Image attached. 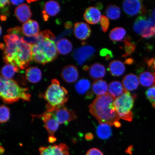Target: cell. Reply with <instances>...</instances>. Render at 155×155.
I'll return each instance as SVG.
<instances>
[{"mask_svg": "<svg viewBox=\"0 0 155 155\" xmlns=\"http://www.w3.org/2000/svg\"><path fill=\"white\" fill-rule=\"evenodd\" d=\"M68 94L67 90L60 85L59 81L53 79L44 95L48 102L47 111L53 112L56 108L63 106L68 100Z\"/></svg>", "mask_w": 155, "mask_h": 155, "instance_id": "cell-4", "label": "cell"}, {"mask_svg": "<svg viewBox=\"0 0 155 155\" xmlns=\"http://www.w3.org/2000/svg\"><path fill=\"white\" fill-rule=\"evenodd\" d=\"M44 123L45 127L49 137H54V133L59 128L60 124L56 120L52 112L46 111L40 115Z\"/></svg>", "mask_w": 155, "mask_h": 155, "instance_id": "cell-10", "label": "cell"}, {"mask_svg": "<svg viewBox=\"0 0 155 155\" xmlns=\"http://www.w3.org/2000/svg\"><path fill=\"white\" fill-rule=\"evenodd\" d=\"M28 88L21 87L13 79L4 78L2 76L0 80V96L3 101L7 104H12L20 100L29 102L31 95Z\"/></svg>", "mask_w": 155, "mask_h": 155, "instance_id": "cell-2", "label": "cell"}, {"mask_svg": "<svg viewBox=\"0 0 155 155\" xmlns=\"http://www.w3.org/2000/svg\"><path fill=\"white\" fill-rule=\"evenodd\" d=\"M74 33L78 39L81 40H86L90 37L91 30L88 25L83 22H78L74 25Z\"/></svg>", "mask_w": 155, "mask_h": 155, "instance_id": "cell-12", "label": "cell"}, {"mask_svg": "<svg viewBox=\"0 0 155 155\" xmlns=\"http://www.w3.org/2000/svg\"><path fill=\"white\" fill-rule=\"evenodd\" d=\"M40 155H69V148L63 143L58 145L40 147L39 149Z\"/></svg>", "mask_w": 155, "mask_h": 155, "instance_id": "cell-11", "label": "cell"}, {"mask_svg": "<svg viewBox=\"0 0 155 155\" xmlns=\"http://www.w3.org/2000/svg\"><path fill=\"white\" fill-rule=\"evenodd\" d=\"M91 87V83L87 79H83L79 80L75 85L76 91L79 94H83L86 93Z\"/></svg>", "mask_w": 155, "mask_h": 155, "instance_id": "cell-31", "label": "cell"}, {"mask_svg": "<svg viewBox=\"0 0 155 155\" xmlns=\"http://www.w3.org/2000/svg\"><path fill=\"white\" fill-rule=\"evenodd\" d=\"M85 45L77 48L73 54L75 61L80 65H83L90 59L96 53V49L94 47Z\"/></svg>", "mask_w": 155, "mask_h": 155, "instance_id": "cell-8", "label": "cell"}, {"mask_svg": "<svg viewBox=\"0 0 155 155\" xmlns=\"http://www.w3.org/2000/svg\"><path fill=\"white\" fill-rule=\"evenodd\" d=\"M123 7L126 14L132 16L137 14H144L146 12L143 3L141 1L137 0H127L124 1Z\"/></svg>", "mask_w": 155, "mask_h": 155, "instance_id": "cell-7", "label": "cell"}, {"mask_svg": "<svg viewBox=\"0 0 155 155\" xmlns=\"http://www.w3.org/2000/svg\"><path fill=\"white\" fill-rule=\"evenodd\" d=\"M19 68L11 64H7L2 68L1 70L2 77L5 79H12L15 73L19 71Z\"/></svg>", "mask_w": 155, "mask_h": 155, "instance_id": "cell-26", "label": "cell"}, {"mask_svg": "<svg viewBox=\"0 0 155 155\" xmlns=\"http://www.w3.org/2000/svg\"><path fill=\"white\" fill-rule=\"evenodd\" d=\"M10 118L9 108L5 105L1 106L0 108V122L1 124L5 123L8 121Z\"/></svg>", "mask_w": 155, "mask_h": 155, "instance_id": "cell-33", "label": "cell"}, {"mask_svg": "<svg viewBox=\"0 0 155 155\" xmlns=\"http://www.w3.org/2000/svg\"><path fill=\"white\" fill-rule=\"evenodd\" d=\"M9 1L8 0L0 1V7H1V12L2 13V15L6 16V15L9 14Z\"/></svg>", "mask_w": 155, "mask_h": 155, "instance_id": "cell-35", "label": "cell"}, {"mask_svg": "<svg viewBox=\"0 0 155 155\" xmlns=\"http://www.w3.org/2000/svg\"><path fill=\"white\" fill-rule=\"evenodd\" d=\"M15 16L21 23H26L30 20L32 16V13L29 6L26 4H22L15 9Z\"/></svg>", "mask_w": 155, "mask_h": 155, "instance_id": "cell-15", "label": "cell"}, {"mask_svg": "<svg viewBox=\"0 0 155 155\" xmlns=\"http://www.w3.org/2000/svg\"><path fill=\"white\" fill-rule=\"evenodd\" d=\"M147 99L152 104L153 107L155 108V86L150 87L145 92Z\"/></svg>", "mask_w": 155, "mask_h": 155, "instance_id": "cell-34", "label": "cell"}, {"mask_svg": "<svg viewBox=\"0 0 155 155\" xmlns=\"http://www.w3.org/2000/svg\"><path fill=\"white\" fill-rule=\"evenodd\" d=\"M134 97L129 91H125L121 96L115 99L114 105L118 115L125 120L132 121L133 115L131 110L134 104Z\"/></svg>", "mask_w": 155, "mask_h": 155, "instance_id": "cell-6", "label": "cell"}, {"mask_svg": "<svg viewBox=\"0 0 155 155\" xmlns=\"http://www.w3.org/2000/svg\"><path fill=\"white\" fill-rule=\"evenodd\" d=\"M123 41L124 43L125 54L122 57L127 58L135 51L136 45L135 43L131 42V38L129 36L126 37Z\"/></svg>", "mask_w": 155, "mask_h": 155, "instance_id": "cell-32", "label": "cell"}, {"mask_svg": "<svg viewBox=\"0 0 155 155\" xmlns=\"http://www.w3.org/2000/svg\"><path fill=\"white\" fill-rule=\"evenodd\" d=\"M134 62V60L131 57L126 58L125 61V63L128 65H131Z\"/></svg>", "mask_w": 155, "mask_h": 155, "instance_id": "cell-41", "label": "cell"}, {"mask_svg": "<svg viewBox=\"0 0 155 155\" xmlns=\"http://www.w3.org/2000/svg\"><path fill=\"white\" fill-rule=\"evenodd\" d=\"M115 98L108 93L97 96L89 106L91 114L97 119L100 124L105 123L115 127H121L120 117L116 111L114 101Z\"/></svg>", "mask_w": 155, "mask_h": 155, "instance_id": "cell-1", "label": "cell"}, {"mask_svg": "<svg viewBox=\"0 0 155 155\" xmlns=\"http://www.w3.org/2000/svg\"><path fill=\"white\" fill-rule=\"evenodd\" d=\"M108 70L113 76L120 77L124 73L125 67L122 61L115 60L110 63L108 66Z\"/></svg>", "mask_w": 155, "mask_h": 155, "instance_id": "cell-22", "label": "cell"}, {"mask_svg": "<svg viewBox=\"0 0 155 155\" xmlns=\"http://www.w3.org/2000/svg\"><path fill=\"white\" fill-rule=\"evenodd\" d=\"M96 133L98 137L100 139L104 140L107 139L112 135L111 126L107 124H100L97 128Z\"/></svg>", "mask_w": 155, "mask_h": 155, "instance_id": "cell-29", "label": "cell"}, {"mask_svg": "<svg viewBox=\"0 0 155 155\" xmlns=\"http://www.w3.org/2000/svg\"><path fill=\"white\" fill-rule=\"evenodd\" d=\"M2 28L1 27V35H2Z\"/></svg>", "mask_w": 155, "mask_h": 155, "instance_id": "cell-50", "label": "cell"}, {"mask_svg": "<svg viewBox=\"0 0 155 155\" xmlns=\"http://www.w3.org/2000/svg\"><path fill=\"white\" fill-rule=\"evenodd\" d=\"M152 21L150 19H147L145 17L139 16L136 19L133 25L134 31L138 34H140L145 29L152 26Z\"/></svg>", "mask_w": 155, "mask_h": 155, "instance_id": "cell-21", "label": "cell"}, {"mask_svg": "<svg viewBox=\"0 0 155 155\" xmlns=\"http://www.w3.org/2000/svg\"><path fill=\"white\" fill-rule=\"evenodd\" d=\"M56 46L59 53L67 55L72 51L73 45L71 42L67 38H63L57 42Z\"/></svg>", "mask_w": 155, "mask_h": 155, "instance_id": "cell-24", "label": "cell"}, {"mask_svg": "<svg viewBox=\"0 0 155 155\" xmlns=\"http://www.w3.org/2000/svg\"><path fill=\"white\" fill-rule=\"evenodd\" d=\"M32 45L25 41L24 37L19 40L12 64L20 69H25L32 61Z\"/></svg>", "mask_w": 155, "mask_h": 155, "instance_id": "cell-5", "label": "cell"}, {"mask_svg": "<svg viewBox=\"0 0 155 155\" xmlns=\"http://www.w3.org/2000/svg\"><path fill=\"white\" fill-rule=\"evenodd\" d=\"M139 83L143 86L150 87L154 84L155 77L154 73L148 71H144L139 75Z\"/></svg>", "mask_w": 155, "mask_h": 155, "instance_id": "cell-28", "label": "cell"}, {"mask_svg": "<svg viewBox=\"0 0 155 155\" xmlns=\"http://www.w3.org/2000/svg\"><path fill=\"white\" fill-rule=\"evenodd\" d=\"M1 153L2 154V153H3L4 152H5V150L3 148V147H2V146L1 147Z\"/></svg>", "mask_w": 155, "mask_h": 155, "instance_id": "cell-48", "label": "cell"}, {"mask_svg": "<svg viewBox=\"0 0 155 155\" xmlns=\"http://www.w3.org/2000/svg\"><path fill=\"white\" fill-rule=\"evenodd\" d=\"M26 77L29 82L33 83H38L42 78L41 71L37 67H31L26 70Z\"/></svg>", "mask_w": 155, "mask_h": 155, "instance_id": "cell-23", "label": "cell"}, {"mask_svg": "<svg viewBox=\"0 0 155 155\" xmlns=\"http://www.w3.org/2000/svg\"><path fill=\"white\" fill-rule=\"evenodd\" d=\"M127 32L125 29L121 27H117L111 30L109 34V37L112 41L119 42L124 41Z\"/></svg>", "mask_w": 155, "mask_h": 155, "instance_id": "cell-27", "label": "cell"}, {"mask_svg": "<svg viewBox=\"0 0 155 155\" xmlns=\"http://www.w3.org/2000/svg\"><path fill=\"white\" fill-rule=\"evenodd\" d=\"M60 124H67L77 117L75 112L63 106L56 108L52 112Z\"/></svg>", "mask_w": 155, "mask_h": 155, "instance_id": "cell-9", "label": "cell"}, {"mask_svg": "<svg viewBox=\"0 0 155 155\" xmlns=\"http://www.w3.org/2000/svg\"><path fill=\"white\" fill-rule=\"evenodd\" d=\"M86 22L91 25L98 24L101 18V13L98 8L94 7L88 8L83 15Z\"/></svg>", "mask_w": 155, "mask_h": 155, "instance_id": "cell-14", "label": "cell"}, {"mask_svg": "<svg viewBox=\"0 0 155 155\" xmlns=\"http://www.w3.org/2000/svg\"><path fill=\"white\" fill-rule=\"evenodd\" d=\"M106 14L108 18L111 20H116L120 18L121 14L120 9L114 5H110L107 7Z\"/></svg>", "mask_w": 155, "mask_h": 155, "instance_id": "cell-30", "label": "cell"}, {"mask_svg": "<svg viewBox=\"0 0 155 155\" xmlns=\"http://www.w3.org/2000/svg\"><path fill=\"white\" fill-rule=\"evenodd\" d=\"M154 33L155 34V26L154 27Z\"/></svg>", "mask_w": 155, "mask_h": 155, "instance_id": "cell-49", "label": "cell"}, {"mask_svg": "<svg viewBox=\"0 0 155 155\" xmlns=\"http://www.w3.org/2000/svg\"><path fill=\"white\" fill-rule=\"evenodd\" d=\"M89 68H90L88 67V66L85 65L84 66V67H83V69L84 70V71H87L88 69H89Z\"/></svg>", "mask_w": 155, "mask_h": 155, "instance_id": "cell-47", "label": "cell"}, {"mask_svg": "<svg viewBox=\"0 0 155 155\" xmlns=\"http://www.w3.org/2000/svg\"><path fill=\"white\" fill-rule=\"evenodd\" d=\"M108 94L115 99L119 97L125 92L123 84L119 81H114L110 83L108 86Z\"/></svg>", "mask_w": 155, "mask_h": 155, "instance_id": "cell-20", "label": "cell"}, {"mask_svg": "<svg viewBox=\"0 0 155 155\" xmlns=\"http://www.w3.org/2000/svg\"><path fill=\"white\" fill-rule=\"evenodd\" d=\"M154 77H155L154 84H155V73H154Z\"/></svg>", "mask_w": 155, "mask_h": 155, "instance_id": "cell-51", "label": "cell"}, {"mask_svg": "<svg viewBox=\"0 0 155 155\" xmlns=\"http://www.w3.org/2000/svg\"><path fill=\"white\" fill-rule=\"evenodd\" d=\"M61 76L65 82L69 83L74 82L78 78V70L74 65L66 66L62 70Z\"/></svg>", "mask_w": 155, "mask_h": 155, "instance_id": "cell-13", "label": "cell"}, {"mask_svg": "<svg viewBox=\"0 0 155 155\" xmlns=\"http://www.w3.org/2000/svg\"><path fill=\"white\" fill-rule=\"evenodd\" d=\"M100 54L101 57H104L106 61H109L113 57L112 52L107 48H103L100 50Z\"/></svg>", "mask_w": 155, "mask_h": 155, "instance_id": "cell-37", "label": "cell"}, {"mask_svg": "<svg viewBox=\"0 0 155 155\" xmlns=\"http://www.w3.org/2000/svg\"><path fill=\"white\" fill-rule=\"evenodd\" d=\"M56 140V139L55 137H49V138H48V141H49V142L51 143H53L55 142Z\"/></svg>", "mask_w": 155, "mask_h": 155, "instance_id": "cell-45", "label": "cell"}, {"mask_svg": "<svg viewBox=\"0 0 155 155\" xmlns=\"http://www.w3.org/2000/svg\"><path fill=\"white\" fill-rule=\"evenodd\" d=\"M85 138L87 140H92L94 138V135H93L91 133H87L86 135H85Z\"/></svg>", "mask_w": 155, "mask_h": 155, "instance_id": "cell-42", "label": "cell"}, {"mask_svg": "<svg viewBox=\"0 0 155 155\" xmlns=\"http://www.w3.org/2000/svg\"><path fill=\"white\" fill-rule=\"evenodd\" d=\"M154 34V27L152 26L145 29L141 32V35L143 38H148L152 37Z\"/></svg>", "mask_w": 155, "mask_h": 155, "instance_id": "cell-38", "label": "cell"}, {"mask_svg": "<svg viewBox=\"0 0 155 155\" xmlns=\"http://www.w3.org/2000/svg\"><path fill=\"white\" fill-rule=\"evenodd\" d=\"M65 28L67 29H71L72 27V24L71 22H68L65 25Z\"/></svg>", "mask_w": 155, "mask_h": 155, "instance_id": "cell-44", "label": "cell"}, {"mask_svg": "<svg viewBox=\"0 0 155 155\" xmlns=\"http://www.w3.org/2000/svg\"><path fill=\"white\" fill-rule=\"evenodd\" d=\"M100 25L103 31L104 32H107L110 25L109 19L104 15H102L100 20Z\"/></svg>", "mask_w": 155, "mask_h": 155, "instance_id": "cell-36", "label": "cell"}, {"mask_svg": "<svg viewBox=\"0 0 155 155\" xmlns=\"http://www.w3.org/2000/svg\"><path fill=\"white\" fill-rule=\"evenodd\" d=\"M58 53L54 40L45 38L33 45L32 60L37 63L45 64L57 59Z\"/></svg>", "mask_w": 155, "mask_h": 155, "instance_id": "cell-3", "label": "cell"}, {"mask_svg": "<svg viewBox=\"0 0 155 155\" xmlns=\"http://www.w3.org/2000/svg\"><path fill=\"white\" fill-rule=\"evenodd\" d=\"M11 2L12 4L15 5H18L22 4L24 1H11Z\"/></svg>", "mask_w": 155, "mask_h": 155, "instance_id": "cell-43", "label": "cell"}, {"mask_svg": "<svg viewBox=\"0 0 155 155\" xmlns=\"http://www.w3.org/2000/svg\"><path fill=\"white\" fill-rule=\"evenodd\" d=\"M60 11V6L57 2L54 1L46 2L44 5V11L42 12L44 18L45 20H47L48 16H55Z\"/></svg>", "mask_w": 155, "mask_h": 155, "instance_id": "cell-18", "label": "cell"}, {"mask_svg": "<svg viewBox=\"0 0 155 155\" xmlns=\"http://www.w3.org/2000/svg\"><path fill=\"white\" fill-rule=\"evenodd\" d=\"M22 30L24 35L28 37L36 36L39 31L38 23L36 21L29 20L23 24Z\"/></svg>", "mask_w": 155, "mask_h": 155, "instance_id": "cell-19", "label": "cell"}, {"mask_svg": "<svg viewBox=\"0 0 155 155\" xmlns=\"http://www.w3.org/2000/svg\"><path fill=\"white\" fill-rule=\"evenodd\" d=\"M86 155H104L101 151L96 148H92L89 150Z\"/></svg>", "mask_w": 155, "mask_h": 155, "instance_id": "cell-39", "label": "cell"}, {"mask_svg": "<svg viewBox=\"0 0 155 155\" xmlns=\"http://www.w3.org/2000/svg\"><path fill=\"white\" fill-rule=\"evenodd\" d=\"M122 83L125 91H133L136 90L139 86L138 78L133 74H129L124 77Z\"/></svg>", "mask_w": 155, "mask_h": 155, "instance_id": "cell-17", "label": "cell"}, {"mask_svg": "<svg viewBox=\"0 0 155 155\" xmlns=\"http://www.w3.org/2000/svg\"><path fill=\"white\" fill-rule=\"evenodd\" d=\"M6 16H5V15H1V19L2 21H5L6 19Z\"/></svg>", "mask_w": 155, "mask_h": 155, "instance_id": "cell-46", "label": "cell"}, {"mask_svg": "<svg viewBox=\"0 0 155 155\" xmlns=\"http://www.w3.org/2000/svg\"><path fill=\"white\" fill-rule=\"evenodd\" d=\"M147 63L149 67L155 71V58L148 60Z\"/></svg>", "mask_w": 155, "mask_h": 155, "instance_id": "cell-40", "label": "cell"}, {"mask_svg": "<svg viewBox=\"0 0 155 155\" xmlns=\"http://www.w3.org/2000/svg\"><path fill=\"white\" fill-rule=\"evenodd\" d=\"M108 86L106 81L100 79L95 81L93 83V92L97 96L103 95L108 91Z\"/></svg>", "mask_w": 155, "mask_h": 155, "instance_id": "cell-25", "label": "cell"}, {"mask_svg": "<svg viewBox=\"0 0 155 155\" xmlns=\"http://www.w3.org/2000/svg\"><path fill=\"white\" fill-rule=\"evenodd\" d=\"M106 73V68L101 64L94 63L91 65L89 68V75L91 78L95 81L104 78Z\"/></svg>", "mask_w": 155, "mask_h": 155, "instance_id": "cell-16", "label": "cell"}]
</instances>
